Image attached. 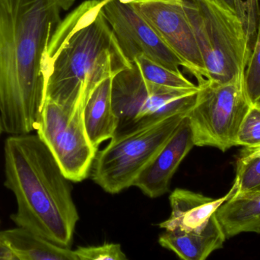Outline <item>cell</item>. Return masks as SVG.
<instances>
[{"mask_svg":"<svg viewBox=\"0 0 260 260\" xmlns=\"http://www.w3.org/2000/svg\"><path fill=\"white\" fill-rule=\"evenodd\" d=\"M75 0H0V117L8 134L36 131L45 102L47 51Z\"/></svg>","mask_w":260,"mask_h":260,"instance_id":"1","label":"cell"},{"mask_svg":"<svg viewBox=\"0 0 260 260\" xmlns=\"http://www.w3.org/2000/svg\"><path fill=\"white\" fill-rule=\"evenodd\" d=\"M18 260H79L75 250L61 247L24 227L0 232Z\"/></svg>","mask_w":260,"mask_h":260,"instance_id":"16","label":"cell"},{"mask_svg":"<svg viewBox=\"0 0 260 260\" xmlns=\"http://www.w3.org/2000/svg\"><path fill=\"white\" fill-rule=\"evenodd\" d=\"M206 70V80L244 78L253 44L241 18L210 0H182Z\"/></svg>","mask_w":260,"mask_h":260,"instance_id":"4","label":"cell"},{"mask_svg":"<svg viewBox=\"0 0 260 260\" xmlns=\"http://www.w3.org/2000/svg\"><path fill=\"white\" fill-rule=\"evenodd\" d=\"M254 104H256V105H259V106H260V97L257 99V101H256Z\"/></svg>","mask_w":260,"mask_h":260,"instance_id":"25","label":"cell"},{"mask_svg":"<svg viewBox=\"0 0 260 260\" xmlns=\"http://www.w3.org/2000/svg\"><path fill=\"white\" fill-rule=\"evenodd\" d=\"M108 0H86L52 35L47 51L45 100L73 109L99 84L130 67L103 13Z\"/></svg>","mask_w":260,"mask_h":260,"instance_id":"2","label":"cell"},{"mask_svg":"<svg viewBox=\"0 0 260 260\" xmlns=\"http://www.w3.org/2000/svg\"><path fill=\"white\" fill-rule=\"evenodd\" d=\"M113 77L105 79L94 88L84 107L85 130L97 149L105 140L113 138L118 128V118L112 104Z\"/></svg>","mask_w":260,"mask_h":260,"instance_id":"14","label":"cell"},{"mask_svg":"<svg viewBox=\"0 0 260 260\" xmlns=\"http://www.w3.org/2000/svg\"><path fill=\"white\" fill-rule=\"evenodd\" d=\"M244 84L250 102L254 104L260 97V6L256 38L244 73Z\"/></svg>","mask_w":260,"mask_h":260,"instance_id":"19","label":"cell"},{"mask_svg":"<svg viewBox=\"0 0 260 260\" xmlns=\"http://www.w3.org/2000/svg\"><path fill=\"white\" fill-rule=\"evenodd\" d=\"M5 186L17 204L11 219L63 247H71L79 213L70 180L38 134H13L4 145Z\"/></svg>","mask_w":260,"mask_h":260,"instance_id":"3","label":"cell"},{"mask_svg":"<svg viewBox=\"0 0 260 260\" xmlns=\"http://www.w3.org/2000/svg\"><path fill=\"white\" fill-rule=\"evenodd\" d=\"M198 86L194 105L186 114L194 145L212 147L222 152L238 146L240 128L253 105L244 78L224 83L206 80Z\"/></svg>","mask_w":260,"mask_h":260,"instance_id":"6","label":"cell"},{"mask_svg":"<svg viewBox=\"0 0 260 260\" xmlns=\"http://www.w3.org/2000/svg\"><path fill=\"white\" fill-rule=\"evenodd\" d=\"M226 238L242 233L260 235V187L234 194L215 212Z\"/></svg>","mask_w":260,"mask_h":260,"instance_id":"15","label":"cell"},{"mask_svg":"<svg viewBox=\"0 0 260 260\" xmlns=\"http://www.w3.org/2000/svg\"><path fill=\"white\" fill-rule=\"evenodd\" d=\"M118 1L123 3V4H131L132 3L136 1V0H118Z\"/></svg>","mask_w":260,"mask_h":260,"instance_id":"24","label":"cell"},{"mask_svg":"<svg viewBox=\"0 0 260 260\" xmlns=\"http://www.w3.org/2000/svg\"><path fill=\"white\" fill-rule=\"evenodd\" d=\"M79 260H124L127 259L118 244H105L101 246L79 247L75 250Z\"/></svg>","mask_w":260,"mask_h":260,"instance_id":"21","label":"cell"},{"mask_svg":"<svg viewBox=\"0 0 260 260\" xmlns=\"http://www.w3.org/2000/svg\"><path fill=\"white\" fill-rule=\"evenodd\" d=\"M195 146L187 117H185L172 137L142 171L133 186L151 198L162 196L169 191L170 183L177 168Z\"/></svg>","mask_w":260,"mask_h":260,"instance_id":"11","label":"cell"},{"mask_svg":"<svg viewBox=\"0 0 260 260\" xmlns=\"http://www.w3.org/2000/svg\"><path fill=\"white\" fill-rule=\"evenodd\" d=\"M0 259L18 260L6 241L0 237Z\"/></svg>","mask_w":260,"mask_h":260,"instance_id":"23","label":"cell"},{"mask_svg":"<svg viewBox=\"0 0 260 260\" xmlns=\"http://www.w3.org/2000/svg\"><path fill=\"white\" fill-rule=\"evenodd\" d=\"M235 194L245 193L260 187V146L244 147L236 161Z\"/></svg>","mask_w":260,"mask_h":260,"instance_id":"18","label":"cell"},{"mask_svg":"<svg viewBox=\"0 0 260 260\" xmlns=\"http://www.w3.org/2000/svg\"><path fill=\"white\" fill-rule=\"evenodd\" d=\"M221 7L231 11L238 15L241 21L245 24L248 30L249 36L252 44H253L256 38V26L252 22L250 11L247 2L244 0H210Z\"/></svg>","mask_w":260,"mask_h":260,"instance_id":"22","label":"cell"},{"mask_svg":"<svg viewBox=\"0 0 260 260\" xmlns=\"http://www.w3.org/2000/svg\"><path fill=\"white\" fill-rule=\"evenodd\" d=\"M199 91L169 88L146 80L134 63L112 79V104L118 118L117 133L152 123L170 114L189 112ZM116 133V134H117Z\"/></svg>","mask_w":260,"mask_h":260,"instance_id":"7","label":"cell"},{"mask_svg":"<svg viewBox=\"0 0 260 260\" xmlns=\"http://www.w3.org/2000/svg\"><path fill=\"white\" fill-rule=\"evenodd\" d=\"M226 239L215 213L200 232L165 230L159 237L158 242L161 247L174 252L180 259L204 260L215 250L222 248Z\"/></svg>","mask_w":260,"mask_h":260,"instance_id":"13","label":"cell"},{"mask_svg":"<svg viewBox=\"0 0 260 260\" xmlns=\"http://www.w3.org/2000/svg\"><path fill=\"white\" fill-rule=\"evenodd\" d=\"M102 10L130 62L143 55L168 68L180 71L179 67H183L182 61L131 5L108 0Z\"/></svg>","mask_w":260,"mask_h":260,"instance_id":"10","label":"cell"},{"mask_svg":"<svg viewBox=\"0 0 260 260\" xmlns=\"http://www.w3.org/2000/svg\"><path fill=\"white\" fill-rule=\"evenodd\" d=\"M187 113H174L152 123L117 133L108 146L96 154L91 169L93 181L110 194L120 193L133 186Z\"/></svg>","mask_w":260,"mask_h":260,"instance_id":"5","label":"cell"},{"mask_svg":"<svg viewBox=\"0 0 260 260\" xmlns=\"http://www.w3.org/2000/svg\"><path fill=\"white\" fill-rule=\"evenodd\" d=\"M133 63L139 69L142 76L152 83L181 90L198 87V85L186 79L181 72L168 68L143 55L138 56Z\"/></svg>","mask_w":260,"mask_h":260,"instance_id":"17","label":"cell"},{"mask_svg":"<svg viewBox=\"0 0 260 260\" xmlns=\"http://www.w3.org/2000/svg\"><path fill=\"white\" fill-rule=\"evenodd\" d=\"M238 146H260V106L256 104L251 105L241 124Z\"/></svg>","mask_w":260,"mask_h":260,"instance_id":"20","label":"cell"},{"mask_svg":"<svg viewBox=\"0 0 260 260\" xmlns=\"http://www.w3.org/2000/svg\"><path fill=\"white\" fill-rule=\"evenodd\" d=\"M133 9L193 75L198 84L206 80V70L182 0H136Z\"/></svg>","mask_w":260,"mask_h":260,"instance_id":"9","label":"cell"},{"mask_svg":"<svg viewBox=\"0 0 260 260\" xmlns=\"http://www.w3.org/2000/svg\"><path fill=\"white\" fill-rule=\"evenodd\" d=\"M85 101L73 109L45 100L37 125V134L45 143L71 182L79 183L89 175L98 149L90 141L84 123Z\"/></svg>","mask_w":260,"mask_h":260,"instance_id":"8","label":"cell"},{"mask_svg":"<svg viewBox=\"0 0 260 260\" xmlns=\"http://www.w3.org/2000/svg\"><path fill=\"white\" fill-rule=\"evenodd\" d=\"M236 189L237 184L234 182L232 189L220 198H209L187 189H176L169 197L171 215L159 226L165 230L200 232L218 208L235 193Z\"/></svg>","mask_w":260,"mask_h":260,"instance_id":"12","label":"cell"}]
</instances>
